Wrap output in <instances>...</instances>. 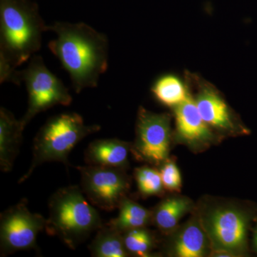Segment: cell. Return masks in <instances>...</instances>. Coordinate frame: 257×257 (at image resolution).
Listing matches in <instances>:
<instances>
[{
	"label": "cell",
	"mask_w": 257,
	"mask_h": 257,
	"mask_svg": "<svg viewBox=\"0 0 257 257\" xmlns=\"http://www.w3.org/2000/svg\"><path fill=\"white\" fill-rule=\"evenodd\" d=\"M23 127L20 119L4 107L0 109V169L3 172L13 170L15 159L23 141Z\"/></svg>",
	"instance_id": "obj_13"
},
{
	"label": "cell",
	"mask_w": 257,
	"mask_h": 257,
	"mask_svg": "<svg viewBox=\"0 0 257 257\" xmlns=\"http://www.w3.org/2000/svg\"><path fill=\"white\" fill-rule=\"evenodd\" d=\"M191 209V202L187 198H167L158 204L152 212V220L164 232L175 229L179 221Z\"/></svg>",
	"instance_id": "obj_17"
},
{
	"label": "cell",
	"mask_w": 257,
	"mask_h": 257,
	"mask_svg": "<svg viewBox=\"0 0 257 257\" xmlns=\"http://www.w3.org/2000/svg\"><path fill=\"white\" fill-rule=\"evenodd\" d=\"M132 145L118 139L96 140L88 145L84 160L88 165L124 169Z\"/></svg>",
	"instance_id": "obj_12"
},
{
	"label": "cell",
	"mask_w": 257,
	"mask_h": 257,
	"mask_svg": "<svg viewBox=\"0 0 257 257\" xmlns=\"http://www.w3.org/2000/svg\"><path fill=\"white\" fill-rule=\"evenodd\" d=\"M195 102L199 114L209 126L225 132L236 130L227 104L214 88L202 86Z\"/></svg>",
	"instance_id": "obj_11"
},
{
	"label": "cell",
	"mask_w": 257,
	"mask_h": 257,
	"mask_svg": "<svg viewBox=\"0 0 257 257\" xmlns=\"http://www.w3.org/2000/svg\"><path fill=\"white\" fill-rule=\"evenodd\" d=\"M170 142V116L140 107L136 123V139L131 148L135 157L152 165H160L167 160Z\"/></svg>",
	"instance_id": "obj_8"
},
{
	"label": "cell",
	"mask_w": 257,
	"mask_h": 257,
	"mask_svg": "<svg viewBox=\"0 0 257 257\" xmlns=\"http://www.w3.org/2000/svg\"><path fill=\"white\" fill-rule=\"evenodd\" d=\"M204 225L216 256H231L244 248L247 219L241 211L219 208L211 211Z\"/></svg>",
	"instance_id": "obj_9"
},
{
	"label": "cell",
	"mask_w": 257,
	"mask_h": 257,
	"mask_svg": "<svg viewBox=\"0 0 257 257\" xmlns=\"http://www.w3.org/2000/svg\"><path fill=\"white\" fill-rule=\"evenodd\" d=\"M207 232L197 221H192L180 231L172 251L179 257L204 256L207 250Z\"/></svg>",
	"instance_id": "obj_14"
},
{
	"label": "cell",
	"mask_w": 257,
	"mask_h": 257,
	"mask_svg": "<svg viewBox=\"0 0 257 257\" xmlns=\"http://www.w3.org/2000/svg\"><path fill=\"white\" fill-rule=\"evenodd\" d=\"M118 209L119 214L108 224L122 234L128 230L145 227L152 220L151 211L126 197L120 203Z\"/></svg>",
	"instance_id": "obj_16"
},
{
	"label": "cell",
	"mask_w": 257,
	"mask_h": 257,
	"mask_svg": "<svg viewBox=\"0 0 257 257\" xmlns=\"http://www.w3.org/2000/svg\"><path fill=\"white\" fill-rule=\"evenodd\" d=\"M77 169L82 192L91 204L108 211L119 207L130 186L124 169L94 165Z\"/></svg>",
	"instance_id": "obj_7"
},
{
	"label": "cell",
	"mask_w": 257,
	"mask_h": 257,
	"mask_svg": "<svg viewBox=\"0 0 257 257\" xmlns=\"http://www.w3.org/2000/svg\"><path fill=\"white\" fill-rule=\"evenodd\" d=\"M46 226L47 219L30 211L26 199L10 207L0 218L1 256L36 247L37 236Z\"/></svg>",
	"instance_id": "obj_6"
},
{
	"label": "cell",
	"mask_w": 257,
	"mask_h": 257,
	"mask_svg": "<svg viewBox=\"0 0 257 257\" xmlns=\"http://www.w3.org/2000/svg\"><path fill=\"white\" fill-rule=\"evenodd\" d=\"M175 118L177 135L182 141L189 145H203L214 138L209 125L199 114L195 100L190 96L176 106Z\"/></svg>",
	"instance_id": "obj_10"
},
{
	"label": "cell",
	"mask_w": 257,
	"mask_h": 257,
	"mask_svg": "<svg viewBox=\"0 0 257 257\" xmlns=\"http://www.w3.org/2000/svg\"><path fill=\"white\" fill-rule=\"evenodd\" d=\"M139 191L144 196L160 194L164 188L160 171L144 166L135 171Z\"/></svg>",
	"instance_id": "obj_20"
},
{
	"label": "cell",
	"mask_w": 257,
	"mask_h": 257,
	"mask_svg": "<svg viewBox=\"0 0 257 257\" xmlns=\"http://www.w3.org/2000/svg\"><path fill=\"white\" fill-rule=\"evenodd\" d=\"M123 239L130 254L141 257L150 256L154 246V239L151 233L145 227L125 231L123 233Z\"/></svg>",
	"instance_id": "obj_19"
},
{
	"label": "cell",
	"mask_w": 257,
	"mask_h": 257,
	"mask_svg": "<svg viewBox=\"0 0 257 257\" xmlns=\"http://www.w3.org/2000/svg\"><path fill=\"white\" fill-rule=\"evenodd\" d=\"M160 171L164 188L169 191H179L182 187V177L175 162L166 160Z\"/></svg>",
	"instance_id": "obj_21"
},
{
	"label": "cell",
	"mask_w": 257,
	"mask_h": 257,
	"mask_svg": "<svg viewBox=\"0 0 257 257\" xmlns=\"http://www.w3.org/2000/svg\"><path fill=\"white\" fill-rule=\"evenodd\" d=\"M47 25L30 0H0V74L9 77L40 50Z\"/></svg>",
	"instance_id": "obj_2"
},
{
	"label": "cell",
	"mask_w": 257,
	"mask_h": 257,
	"mask_svg": "<svg viewBox=\"0 0 257 257\" xmlns=\"http://www.w3.org/2000/svg\"><path fill=\"white\" fill-rule=\"evenodd\" d=\"M155 98L164 105L176 107L189 96L187 88L180 79L174 75L160 77L152 88Z\"/></svg>",
	"instance_id": "obj_18"
},
{
	"label": "cell",
	"mask_w": 257,
	"mask_h": 257,
	"mask_svg": "<svg viewBox=\"0 0 257 257\" xmlns=\"http://www.w3.org/2000/svg\"><path fill=\"white\" fill-rule=\"evenodd\" d=\"M101 130L97 124L87 125L77 113H63L47 120L37 133L32 147L31 165L19 180H28L34 171L46 162L69 165L68 157L74 147L86 137Z\"/></svg>",
	"instance_id": "obj_4"
},
{
	"label": "cell",
	"mask_w": 257,
	"mask_h": 257,
	"mask_svg": "<svg viewBox=\"0 0 257 257\" xmlns=\"http://www.w3.org/2000/svg\"><path fill=\"white\" fill-rule=\"evenodd\" d=\"M254 243H255V245H256V247L257 248V229L256 231V234H255V236H254Z\"/></svg>",
	"instance_id": "obj_22"
},
{
	"label": "cell",
	"mask_w": 257,
	"mask_h": 257,
	"mask_svg": "<svg viewBox=\"0 0 257 257\" xmlns=\"http://www.w3.org/2000/svg\"><path fill=\"white\" fill-rule=\"evenodd\" d=\"M55 34L48 48L68 72L76 93L97 87L109 61V40L84 23L56 22L47 26Z\"/></svg>",
	"instance_id": "obj_1"
},
{
	"label": "cell",
	"mask_w": 257,
	"mask_h": 257,
	"mask_svg": "<svg viewBox=\"0 0 257 257\" xmlns=\"http://www.w3.org/2000/svg\"><path fill=\"white\" fill-rule=\"evenodd\" d=\"M47 234L75 249L102 226L101 216L82 188L69 186L57 190L49 201Z\"/></svg>",
	"instance_id": "obj_3"
},
{
	"label": "cell",
	"mask_w": 257,
	"mask_h": 257,
	"mask_svg": "<svg viewBox=\"0 0 257 257\" xmlns=\"http://www.w3.org/2000/svg\"><path fill=\"white\" fill-rule=\"evenodd\" d=\"M20 77L28 93V109L20 119L25 128L37 114L57 105L69 106L72 101L68 89L47 68L41 56H32Z\"/></svg>",
	"instance_id": "obj_5"
},
{
	"label": "cell",
	"mask_w": 257,
	"mask_h": 257,
	"mask_svg": "<svg viewBox=\"0 0 257 257\" xmlns=\"http://www.w3.org/2000/svg\"><path fill=\"white\" fill-rule=\"evenodd\" d=\"M89 246L94 257H126L130 255L124 246L123 234L110 225H102Z\"/></svg>",
	"instance_id": "obj_15"
}]
</instances>
